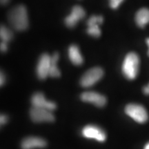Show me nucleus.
I'll list each match as a JSON object with an SVG mask.
<instances>
[{"mask_svg": "<svg viewBox=\"0 0 149 149\" xmlns=\"http://www.w3.org/2000/svg\"><path fill=\"white\" fill-rule=\"evenodd\" d=\"M143 92H144L145 95H149V84L148 86L144 87V88H143Z\"/></svg>", "mask_w": 149, "mask_h": 149, "instance_id": "obj_22", "label": "nucleus"}, {"mask_svg": "<svg viewBox=\"0 0 149 149\" xmlns=\"http://www.w3.org/2000/svg\"><path fill=\"white\" fill-rule=\"evenodd\" d=\"M82 135L86 138L94 139L97 141L103 142L107 139V135L101 128L94 125L85 126L81 131Z\"/></svg>", "mask_w": 149, "mask_h": 149, "instance_id": "obj_7", "label": "nucleus"}, {"mask_svg": "<svg viewBox=\"0 0 149 149\" xmlns=\"http://www.w3.org/2000/svg\"><path fill=\"white\" fill-rule=\"evenodd\" d=\"M139 57L133 52L128 53L124 59L122 64V72L128 79L133 80L137 77L139 68Z\"/></svg>", "mask_w": 149, "mask_h": 149, "instance_id": "obj_2", "label": "nucleus"}, {"mask_svg": "<svg viewBox=\"0 0 149 149\" xmlns=\"http://www.w3.org/2000/svg\"><path fill=\"white\" fill-rule=\"evenodd\" d=\"M0 48H1V51L3 52V53H5V52L7 51L8 50V43L2 42L0 44Z\"/></svg>", "mask_w": 149, "mask_h": 149, "instance_id": "obj_19", "label": "nucleus"}, {"mask_svg": "<svg viewBox=\"0 0 149 149\" xmlns=\"http://www.w3.org/2000/svg\"><path fill=\"white\" fill-rule=\"evenodd\" d=\"M5 81L6 77L4 74H3L2 72H1V75H0V85H1V86H2L4 84Z\"/></svg>", "mask_w": 149, "mask_h": 149, "instance_id": "obj_21", "label": "nucleus"}, {"mask_svg": "<svg viewBox=\"0 0 149 149\" xmlns=\"http://www.w3.org/2000/svg\"><path fill=\"white\" fill-rule=\"evenodd\" d=\"M86 32L89 35L95 37V38H97V37H100V35L102 34L101 29H100V26L98 25L88 26V29L86 30Z\"/></svg>", "mask_w": 149, "mask_h": 149, "instance_id": "obj_16", "label": "nucleus"}, {"mask_svg": "<svg viewBox=\"0 0 149 149\" xmlns=\"http://www.w3.org/2000/svg\"><path fill=\"white\" fill-rule=\"evenodd\" d=\"M85 15V10L82 7L78 5L74 6L72 7L71 13L65 18V24L68 28H73L77 25L79 20L84 17Z\"/></svg>", "mask_w": 149, "mask_h": 149, "instance_id": "obj_8", "label": "nucleus"}, {"mask_svg": "<svg viewBox=\"0 0 149 149\" xmlns=\"http://www.w3.org/2000/svg\"><path fill=\"white\" fill-rule=\"evenodd\" d=\"M47 145V142L45 139L38 137H26L21 143L22 149H34L45 148Z\"/></svg>", "mask_w": 149, "mask_h": 149, "instance_id": "obj_11", "label": "nucleus"}, {"mask_svg": "<svg viewBox=\"0 0 149 149\" xmlns=\"http://www.w3.org/2000/svg\"><path fill=\"white\" fill-rule=\"evenodd\" d=\"M146 44H147V45L148 46V56H149V38H147V39H146Z\"/></svg>", "mask_w": 149, "mask_h": 149, "instance_id": "obj_24", "label": "nucleus"}, {"mask_svg": "<svg viewBox=\"0 0 149 149\" xmlns=\"http://www.w3.org/2000/svg\"><path fill=\"white\" fill-rule=\"evenodd\" d=\"M9 1H10V0H0V1H1V5H5V4H6L7 3L9 2Z\"/></svg>", "mask_w": 149, "mask_h": 149, "instance_id": "obj_23", "label": "nucleus"}, {"mask_svg": "<svg viewBox=\"0 0 149 149\" xmlns=\"http://www.w3.org/2000/svg\"><path fill=\"white\" fill-rule=\"evenodd\" d=\"M31 104L33 107L45 109L53 111L56 109L57 105L55 102L46 100L44 94L42 93H36L31 97Z\"/></svg>", "mask_w": 149, "mask_h": 149, "instance_id": "obj_9", "label": "nucleus"}, {"mask_svg": "<svg viewBox=\"0 0 149 149\" xmlns=\"http://www.w3.org/2000/svg\"><path fill=\"white\" fill-rule=\"evenodd\" d=\"M104 22V17L102 15H93L88 19L87 21V26H91L101 25Z\"/></svg>", "mask_w": 149, "mask_h": 149, "instance_id": "obj_15", "label": "nucleus"}, {"mask_svg": "<svg viewBox=\"0 0 149 149\" xmlns=\"http://www.w3.org/2000/svg\"><path fill=\"white\" fill-rule=\"evenodd\" d=\"M7 122H8V117L5 115H1V117H0V124H1V125L6 124Z\"/></svg>", "mask_w": 149, "mask_h": 149, "instance_id": "obj_20", "label": "nucleus"}, {"mask_svg": "<svg viewBox=\"0 0 149 149\" xmlns=\"http://www.w3.org/2000/svg\"><path fill=\"white\" fill-rule=\"evenodd\" d=\"M104 75V70L100 67H94L87 70L80 80V84L84 88H89L100 81Z\"/></svg>", "mask_w": 149, "mask_h": 149, "instance_id": "obj_3", "label": "nucleus"}, {"mask_svg": "<svg viewBox=\"0 0 149 149\" xmlns=\"http://www.w3.org/2000/svg\"><path fill=\"white\" fill-rule=\"evenodd\" d=\"M144 149H149V142L147 143V144H146V146H144Z\"/></svg>", "mask_w": 149, "mask_h": 149, "instance_id": "obj_25", "label": "nucleus"}, {"mask_svg": "<svg viewBox=\"0 0 149 149\" xmlns=\"http://www.w3.org/2000/svg\"><path fill=\"white\" fill-rule=\"evenodd\" d=\"M124 0H109L110 7L113 9H117Z\"/></svg>", "mask_w": 149, "mask_h": 149, "instance_id": "obj_18", "label": "nucleus"}, {"mask_svg": "<svg viewBox=\"0 0 149 149\" xmlns=\"http://www.w3.org/2000/svg\"><path fill=\"white\" fill-rule=\"evenodd\" d=\"M0 37L3 42L8 43L13 37V33L8 28L1 26L0 28Z\"/></svg>", "mask_w": 149, "mask_h": 149, "instance_id": "obj_14", "label": "nucleus"}, {"mask_svg": "<svg viewBox=\"0 0 149 149\" xmlns=\"http://www.w3.org/2000/svg\"><path fill=\"white\" fill-rule=\"evenodd\" d=\"M135 22L140 28H144L149 23V9L143 8L137 11L135 15Z\"/></svg>", "mask_w": 149, "mask_h": 149, "instance_id": "obj_13", "label": "nucleus"}, {"mask_svg": "<svg viewBox=\"0 0 149 149\" xmlns=\"http://www.w3.org/2000/svg\"><path fill=\"white\" fill-rule=\"evenodd\" d=\"M68 57L72 64L76 66H80L84 62V58L79 48L75 44H72L68 48Z\"/></svg>", "mask_w": 149, "mask_h": 149, "instance_id": "obj_12", "label": "nucleus"}, {"mask_svg": "<svg viewBox=\"0 0 149 149\" xmlns=\"http://www.w3.org/2000/svg\"><path fill=\"white\" fill-rule=\"evenodd\" d=\"M9 22L17 31H23L29 26V15L25 6L18 5L11 9L8 14Z\"/></svg>", "mask_w": 149, "mask_h": 149, "instance_id": "obj_1", "label": "nucleus"}, {"mask_svg": "<svg viewBox=\"0 0 149 149\" xmlns=\"http://www.w3.org/2000/svg\"><path fill=\"white\" fill-rule=\"evenodd\" d=\"M125 113L126 115L140 124H143L148 121V115L146 109L139 104H128L125 108Z\"/></svg>", "mask_w": 149, "mask_h": 149, "instance_id": "obj_4", "label": "nucleus"}, {"mask_svg": "<svg viewBox=\"0 0 149 149\" xmlns=\"http://www.w3.org/2000/svg\"><path fill=\"white\" fill-rule=\"evenodd\" d=\"M57 64H52L51 63V68H50L49 70V76L51 77H59L61 75V72L60 70L58 68V67L57 66Z\"/></svg>", "mask_w": 149, "mask_h": 149, "instance_id": "obj_17", "label": "nucleus"}, {"mask_svg": "<svg viewBox=\"0 0 149 149\" xmlns=\"http://www.w3.org/2000/svg\"><path fill=\"white\" fill-rule=\"evenodd\" d=\"M30 116L31 120L36 123L42 122H53L55 121V116L51 111L33 107L30 111Z\"/></svg>", "mask_w": 149, "mask_h": 149, "instance_id": "obj_5", "label": "nucleus"}, {"mask_svg": "<svg viewBox=\"0 0 149 149\" xmlns=\"http://www.w3.org/2000/svg\"><path fill=\"white\" fill-rule=\"evenodd\" d=\"M83 102L92 103L97 107H103L107 104V100L105 96L96 92H84L80 96Z\"/></svg>", "mask_w": 149, "mask_h": 149, "instance_id": "obj_10", "label": "nucleus"}, {"mask_svg": "<svg viewBox=\"0 0 149 149\" xmlns=\"http://www.w3.org/2000/svg\"><path fill=\"white\" fill-rule=\"evenodd\" d=\"M51 66V56L44 53L40 56L36 68L37 75L39 79H45L49 76V70Z\"/></svg>", "mask_w": 149, "mask_h": 149, "instance_id": "obj_6", "label": "nucleus"}]
</instances>
